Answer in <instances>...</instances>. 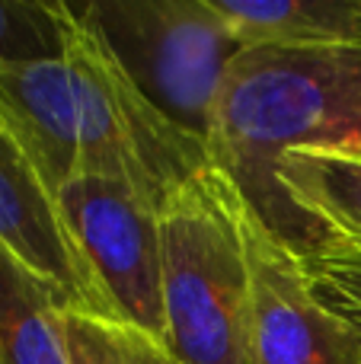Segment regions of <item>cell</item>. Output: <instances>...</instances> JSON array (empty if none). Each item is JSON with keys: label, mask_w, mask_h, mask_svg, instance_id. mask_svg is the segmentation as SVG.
<instances>
[{"label": "cell", "mask_w": 361, "mask_h": 364, "mask_svg": "<svg viewBox=\"0 0 361 364\" xmlns=\"http://www.w3.org/2000/svg\"><path fill=\"white\" fill-rule=\"evenodd\" d=\"M0 125L51 198L74 176H102L163 211L211 166L208 144L147 102L74 4L61 58L0 64Z\"/></svg>", "instance_id": "obj_1"}, {"label": "cell", "mask_w": 361, "mask_h": 364, "mask_svg": "<svg viewBox=\"0 0 361 364\" xmlns=\"http://www.w3.org/2000/svg\"><path fill=\"white\" fill-rule=\"evenodd\" d=\"M352 138H361V45H247L224 74L208 157L272 237L311 256L333 237L288 198L275 164Z\"/></svg>", "instance_id": "obj_2"}, {"label": "cell", "mask_w": 361, "mask_h": 364, "mask_svg": "<svg viewBox=\"0 0 361 364\" xmlns=\"http://www.w3.org/2000/svg\"><path fill=\"white\" fill-rule=\"evenodd\" d=\"M247 205L208 166L160 211L166 352L179 364H253Z\"/></svg>", "instance_id": "obj_3"}, {"label": "cell", "mask_w": 361, "mask_h": 364, "mask_svg": "<svg viewBox=\"0 0 361 364\" xmlns=\"http://www.w3.org/2000/svg\"><path fill=\"white\" fill-rule=\"evenodd\" d=\"M131 83L176 128L208 144L215 102L240 45L208 0L74 4Z\"/></svg>", "instance_id": "obj_4"}, {"label": "cell", "mask_w": 361, "mask_h": 364, "mask_svg": "<svg viewBox=\"0 0 361 364\" xmlns=\"http://www.w3.org/2000/svg\"><path fill=\"white\" fill-rule=\"evenodd\" d=\"M70 243L93 272L112 320L166 339L160 211L115 179L74 176L55 195Z\"/></svg>", "instance_id": "obj_5"}, {"label": "cell", "mask_w": 361, "mask_h": 364, "mask_svg": "<svg viewBox=\"0 0 361 364\" xmlns=\"http://www.w3.org/2000/svg\"><path fill=\"white\" fill-rule=\"evenodd\" d=\"M253 364H361V333L313 291L301 256L247 208Z\"/></svg>", "instance_id": "obj_6"}, {"label": "cell", "mask_w": 361, "mask_h": 364, "mask_svg": "<svg viewBox=\"0 0 361 364\" xmlns=\"http://www.w3.org/2000/svg\"><path fill=\"white\" fill-rule=\"evenodd\" d=\"M0 246L58 291L68 314L112 320L93 272L70 243L51 192L0 125Z\"/></svg>", "instance_id": "obj_7"}, {"label": "cell", "mask_w": 361, "mask_h": 364, "mask_svg": "<svg viewBox=\"0 0 361 364\" xmlns=\"http://www.w3.org/2000/svg\"><path fill=\"white\" fill-rule=\"evenodd\" d=\"M275 176L333 240L361 246V138L285 154Z\"/></svg>", "instance_id": "obj_8"}, {"label": "cell", "mask_w": 361, "mask_h": 364, "mask_svg": "<svg viewBox=\"0 0 361 364\" xmlns=\"http://www.w3.org/2000/svg\"><path fill=\"white\" fill-rule=\"evenodd\" d=\"M234 42L320 48L361 45V0H208Z\"/></svg>", "instance_id": "obj_9"}, {"label": "cell", "mask_w": 361, "mask_h": 364, "mask_svg": "<svg viewBox=\"0 0 361 364\" xmlns=\"http://www.w3.org/2000/svg\"><path fill=\"white\" fill-rule=\"evenodd\" d=\"M0 364H74L64 301L45 278L0 246Z\"/></svg>", "instance_id": "obj_10"}, {"label": "cell", "mask_w": 361, "mask_h": 364, "mask_svg": "<svg viewBox=\"0 0 361 364\" xmlns=\"http://www.w3.org/2000/svg\"><path fill=\"white\" fill-rule=\"evenodd\" d=\"M64 336L74 364H179L163 342L106 316L64 310Z\"/></svg>", "instance_id": "obj_11"}, {"label": "cell", "mask_w": 361, "mask_h": 364, "mask_svg": "<svg viewBox=\"0 0 361 364\" xmlns=\"http://www.w3.org/2000/svg\"><path fill=\"white\" fill-rule=\"evenodd\" d=\"M70 4L0 0V64L61 58L68 48Z\"/></svg>", "instance_id": "obj_12"}, {"label": "cell", "mask_w": 361, "mask_h": 364, "mask_svg": "<svg viewBox=\"0 0 361 364\" xmlns=\"http://www.w3.org/2000/svg\"><path fill=\"white\" fill-rule=\"evenodd\" d=\"M301 262L320 301L361 333V246L330 240Z\"/></svg>", "instance_id": "obj_13"}]
</instances>
